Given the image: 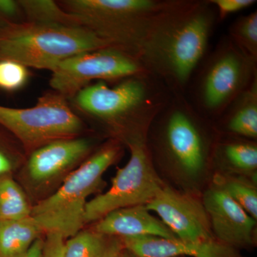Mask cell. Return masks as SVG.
I'll return each instance as SVG.
<instances>
[{"label": "cell", "mask_w": 257, "mask_h": 257, "mask_svg": "<svg viewBox=\"0 0 257 257\" xmlns=\"http://www.w3.org/2000/svg\"><path fill=\"white\" fill-rule=\"evenodd\" d=\"M217 23L209 0H166L147 29L139 59L171 93L187 94Z\"/></svg>", "instance_id": "cell-1"}, {"label": "cell", "mask_w": 257, "mask_h": 257, "mask_svg": "<svg viewBox=\"0 0 257 257\" xmlns=\"http://www.w3.org/2000/svg\"><path fill=\"white\" fill-rule=\"evenodd\" d=\"M171 94L160 80L146 73L122 79L112 87L98 81L69 102L76 114L107 128L127 145L146 142L147 130Z\"/></svg>", "instance_id": "cell-2"}, {"label": "cell", "mask_w": 257, "mask_h": 257, "mask_svg": "<svg viewBox=\"0 0 257 257\" xmlns=\"http://www.w3.org/2000/svg\"><path fill=\"white\" fill-rule=\"evenodd\" d=\"M109 47L112 46L77 25L25 21L0 31V60L51 72L72 56Z\"/></svg>", "instance_id": "cell-3"}, {"label": "cell", "mask_w": 257, "mask_h": 257, "mask_svg": "<svg viewBox=\"0 0 257 257\" xmlns=\"http://www.w3.org/2000/svg\"><path fill=\"white\" fill-rule=\"evenodd\" d=\"M256 77L257 60L224 36L198 67L186 96L204 117L218 119Z\"/></svg>", "instance_id": "cell-4"}, {"label": "cell", "mask_w": 257, "mask_h": 257, "mask_svg": "<svg viewBox=\"0 0 257 257\" xmlns=\"http://www.w3.org/2000/svg\"><path fill=\"white\" fill-rule=\"evenodd\" d=\"M120 153L117 142L106 144L71 173L57 192L32 207L31 216L42 232L57 233L66 239L82 229L87 198L99 188L103 175Z\"/></svg>", "instance_id": "cell-5"}, {"label": "cell", "mask_w": 257, "mask_h": 257, "mask_svg": "<svg viewBox=\"0 0 257 257\" xmlns=\"http://www.w3.org/2000/svg\"><path fill=\"white\" fill-rule=\"evenodd\" d=\"M166 0H62L77 23L111 46L138 57L152 18Z\"/></svg>", "instance_id": "cell-6"}, {"label": "cell", "mask_w": 257, "mask_h": 257, "mask_svg": "<svg viewBox=\"0 0 257 257\" xmlns=\"http://www.w3.org/2000/svg\"><path fill=\"white\" fill-rule=\"evenodd\" d=\"M0 126L31 152L55 140L78 138L84 130L69 101L54 90L44 93L32 107L0 105Z\"/></svg>", "instance_id": "cell-7"}, {"label": "cell", "mask_w": 257, "mask_h": 257, "mask_svg": "<svg viewBox=\"0 0 257 257\" xmlns=\"http://www.w3.org/2000/svg\"><path fill=\"white\" fill-rule=\"evenodd\" d=\"M127 146L130 160L118 169L106 192L88 201L84 224L100 220L117 209L146 205L165 186L154 168L146 142H135Z\"/></svg>", "instance_id": "cell-8"}, {"label": "cell", "mask_w": 257, "mask_h": 257, "mask_svg": "<svg viewBox=\"0 0 257 257\" xmlns=\"http://www.w3.org/2000/svg\"><path fill=\"white\" fill-rule=\"evenodd\" d=\"M52 73V90L69 101L93 81L116 83L148 72L137 56L109 47L66 59Z\"/></svg>", "instance_id": "cell-9"}, {"label": "cell", "mask_w": 257, "mask_h": 257, "mask_svg": "<svg viewBox=\"0 0 257 257\" xmlns=\"http://www.w3.org/2000/svg\"><path fill=\"white\" fill-rule=\"evenodd\" d=\"M207 119L186 94L172 93L154 119L160 124L167 155L190 175H197L205 166L207 145L201 125Z\"/></svg>", "instance_id": "cell-10"}, {"label": "cell", "mask_w": 257, "mask_h": 257, "mask_svg": "<svg viewBox=\"0 0 257 257\" xmlns=\"http://www.w3.org/2000/svg\"><path fill=\"white\" fill-rule=\"evenodd\" d=\"M179 239L205 242L216 239L203 204L195 198L164 186L146 204Z\"/></svg>", "instance_id": "cell-11"}, {"label": "cell", "mask_w": 257, "mask_h": 257, "mask_svg": "<svg viewBox=\"0 0 257 257\" xmlns=\"http://www.w3.org/2000/svg\"><path fill=\"white\" fill-rule=\"evenodd\" d=\"M203 205L216 239L236 248L253 246L256 221L227 193L219 187L209 189Z\"/></svg>", "instance_id": "cell-12"}, {"label": "cell", "mask_w": 257, "mask_h": 257, "mask_svg": "<svg viewBox=\"0 0 257 257\" xmlns=\"http://www.w3.org/2000/svg\"><path fill=\"white\" fill-rule=\"evenodd\" d=\"M121 239L124 249L136 257H243L237 248L217 239L189 242L153 236Z\"/></svg>", "instance_id": "cell-13"}, {"label": "cell", "mask_w": 257, "mask_h": 257, "mask_svg": "<svg viewBox=\"0 0 257 257\" xmlns=\"http://www.w3.org/2000/svg\"><path fill=\"white\" fill-rule=\"evenodd\" d=\"M92 150V141L87 138L51 142L31 152L27 164L28 174L36 182L49 180L84 160Z\"/></svg>", "instance_id": "cell-14"}, {"label": "cell", "mask_w": 257, "mask_h": 257, "mask_svg": "<svg viewBox=\"0 0 257 257\" xmlns=\"http://www.w3.org/2000/svg\"><path fill=\"white\" fill-rule=\"evenodd\" d=\"M94 230L116 237L153 236L179 239L160 219L152 215L145 205L117 209L96 223Z\"/></svg>", "instance_id": "cell-15"}, {"label": "cell", "mask_w": 257, "mask_h": 257, "mask_svg": "<svg viewBox=\"0 0 257 257\" xmlns=\"http://www.w3.org/2000/svg\"><path fill=\"white\" fill-rule=\"evenodd\" d=\"M226 131L241 138H257V77L225 109L219 119Z\"/></svg>", "instance_id": "cell-16"}, {"label": "cell", "mask_w": 257, "mask_h": 257, "mask_svg": "<svg viewBox=\"0 0 257 257\" xmlns=\"http://www.w3.org/2000/svg\"><path fill=\"white\" fill-rule=\"evenodd\" d=\"M124 250L121 238L95 230H81L64 243V257H120Z\"/></svg>", "instance_id": "cell-17"}, {"label": "cell", "mask_w": 257, "mask_h": 257, "mask_svg": "<svg viewBox=\"0 0 257 257\" xmlns=\"http://www.w3.org/2000/svg\"><path fill=\"white\" fill-rule=\"evenodd\" d=\"M43 234L31 216L0 221V257H15L26 251Z\"/></svg>", "instance_id": "cell-18"}, {"label": "cell", "mask_w": 257, "mask_h": 257, "mask_svg": "<svg viewBox=\"0 0 257 257\" xmlns=\"http://www.w3.org/2000/svg\"><path fill=\"white\" fill-rule=\"evenodd\" d=\"M32 207L18 184L7 176L0 177V221L31 216Z\"/></svg>", "instance_id": "cell-19"}, {"label": "cell", "mask_w": 257, "mask_h": 257, "mask_svg": "<svg viewBox=\"0 0 257 257\" xmlns=\"http://www.w3.org/2000/svg\"><path fill=\"white\" fill-rule=\"evenodd\" d=\"M25 20L35 23L62 24L80 26L73 15L51 0H20Z\"/></svg>", "instance_id": "cell-20"}, {"label": "cell", "mask_w": 257, "mask_h": 257, "mask_svg": "<svg viewBox=\"0 0 257 257\" xmlns=\"http://www.w3.org/2000/svg\"><path fill=\"white\" fill-rule=\"evenodd\" d=\"M228 37L246 55L257 60V11L242 15L230 25Z\"/></svg>", "instance_id": "cell-21"}, {"label": "cell", "mask_w": 257, "mask_h": 257, "mask_svg": "<svg viewBox=\"0 0 257 257\" xmlns=\"http://www.w3.org/2000/svg\"><path fill=\"white\" fill-rule=\"evenodd\" d=\"M223 158L234 168L253 172L257 168V147L252 142H229L221 145Z\"/></svg>", "instance_id": "cell-22"}, {"label": "cell", "mask_w": 257, "mask_h": 257, "mask_svg": "<svg viewBox=\"0 0 257 257\" xmlns=\"http://www.w3.org/2000/svg\"><path fill=\"white\" fill-rule=\"evenodd\" d=\"M239 204L253 219H257V192L253 186L239 179H230L219 187Z\"/></svg>", "instance_id": "cell-23"}, {"label": "cell", "mask_w": 257, "mask_h": 257, "mask_svg": "<svg viewBox=\"0 0 257 257\" xmlns=\"http://www.w3.org/2000/svg\"><path fill=\"white\" fill-rule=\"evenodd\" d=\"M30 74L28 67L9 60H0V89L15 92L26 85Z\"/></svg>", "instance_id": "cell-24"}, {"label": "cell", "mask_w": 257, "mask_h": 257, "mask_svg": "<svg viewBox=\"0 0 257 257\" xmlns=\"http://www.w3.org/2000/svg\"><path fill=\"white\" fill-rule=\"evenodd\" d=\"M25 21L26 20L20 0H0V31L13 24Z\"/></svg>", "instance_id": "cell-25"}, {"label": "cell", "mask_w": 257, "mask_h": 257, "mask_svg": "<svg viewBox=\"0 0 257 257\" xmlns=\"http://www.w3.org/2000/svg\"><path fill=\"white\" fill-rule=\"evenodd\" d=\"M214 5L219 22L223 21L229 15L246 9L256 4L255 0H209Z\"/></svg>", "instance_id": "cell-26"}, {"label": "cell", "mask_w": 257, "mask_h": 257, "mask_svg": "<svg viewBox=\"0 0 257 257\" xmlns=\"http://www.w3.org/2000/svg\"><path fill=\"white\" fill-rule=\"evenodd\" d=\"M65 239L57 233L47 234L44 240L42 257H64V249Z\"/></svg>", "instance_id": "cell-27"}, {"label": "cell", "mask_w": 257, "mask_h": 257, "mask_svg": "<svg viewBox=\"0 0 257 257\" xmlns=\"http://www.w3.org/2000/svg\"><path fill=\"white\" fill-rule=\"evenodd\" d=\"M44 240L37 239L25 252L15 257H42Z\"/></svg>", "instance_id": "cell-28"}, {"label": "cell", "mask_w": 257, "mask_h": 257, "mask_svg": "<svg viewBox=\"0 0 257 257\" xmlns=\"http://www.w3.org/2000/svg\"><path fill=\"white\" fill-rule=\"evenodd\" d=\"M13 168V160L8 152L0 148V177L9 173Z\"/></svg>", "instance_id": "cell-29"}, {"label": "cell", "mask_w": 257, "mask_h": 257, "mask_svg": "<svg viewBox=\"0 0 257 257\" xmlns=\"http://www.w3.org/2000/svg\"><path fill=\"white\" fill-rule=\"evenodd\" d=\"M120 257H136V256H134V255L132 254V253L128 252V251H126V252L122 253V254H121V256H120Z\"/></svg>", "instance_id": "cell-30"}]
</instances>
